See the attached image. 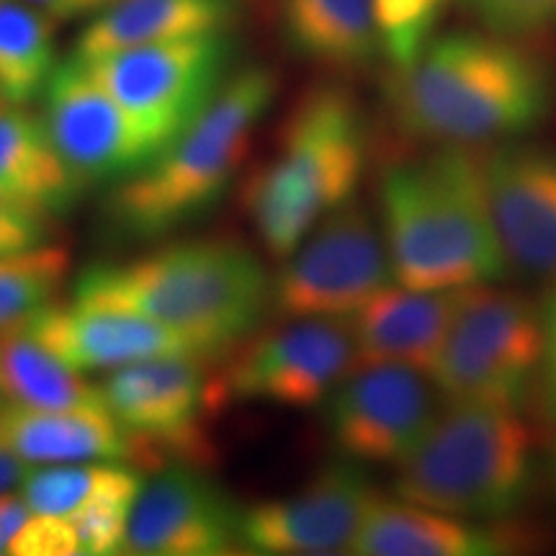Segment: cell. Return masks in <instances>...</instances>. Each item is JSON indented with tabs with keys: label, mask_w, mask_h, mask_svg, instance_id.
Segmentation results:
<instances>
[{
	"label": "cell",
	"mask_w": 556,
	"mask_h": 556,
	"mask_svg": "<svg viewBox=\"0 0 556 556\" xmlns=\"http://www.w3.org/2000/svg\"><path fill=\"white\" fill-rule=\"evenodd\" d=\"M379 492L358 462H332L289 497L240 513V546L270 556L351 554Z\"/></svg>",
	"instance_id": "obj_13"
},
{
	"label": "cell",
	"mask_w": 556,
	"mask_h": 556,
	"mask_svg": "<svg viewBox=\"0 0 556 556\" xmlns=\"http://www.w3.org/2000/svg\"><path fill=\"white\" fill-rule=\"evenodd\" d=\"M45 124L54 148L83 186L135 176L152 160L127 111L73 58L58 65L45 88Z\"/></svg>",
	"instance_id": "obj_14"
},
{
	"label": "cell",
	"mask_w": 556,
	"mask_h": 556,
	"mask_svg": "<svg viewBox=\"0 0 556 556\" xmlns=\"http://www.w3.org/2000/svg\"><path fill=\"white\" fill-rule=\"evenodd\" d=\"M278 93V75L250 65L229 75L204 114L155 160L116 184L106 219L119 238H163L222 199L245 163L253 131Z\"/></svg>",
	"instance_id": "obj_5"
},
{
	"label": "cell",
	"mask_w": 556,
	"mask_h": 556,
	"mask_svg": "<svg viewBox=\"0 0 556 556\" xmlns=\"http://www.w3.org/2000/svg\"><path fill=\"white\" fill-rule=\"evenodd\" d=\"M364 106L340 83H315L289 109L278 148L248 173L245 217L276 261H283L325 214L356 197L368 163Z\"/></svg>",
	"instance_id": "obj_4"
},
{
	"label": "cell",
	"mask_w": 556,
	"mask_h": 556,
	"mask_svg": "<svg viewBox=\"0 0 556 556\" xmlns=\"http://www.w3.org/2000/svg\"><path fill=\"white\" fill-rule=\"evenodd\" d=\"M389 122L409 142L490 148L539 129L556 106V70L492 31L438 34L420 58L389 73Z\"/></svg>",
	"instance_id": "obj_1"
},
{
	"label": "cell",
	"mask_w": 556,
	"mask_h": 556,
	"mask_svg": "<svg viewBox=\"0 0 556 556\" xmlns=\"http://www.w3.org/2000/svg\"><path fill=\"white\" fill-rule=\"evenodd\" d=\"M26 3L37 5L47 16L54 21H75V18H96L116 0H26Z\"/></svg>",
	"instance_id": "obj_35"
},
{
	"label": "cell",
	"mask_w": 556,
	"mask_h": 556,
	"mask_svg": "<svg viewBox=\"0 0 556 556\" xmlns=\"http://www.w3.org/2000/svg\"><path fill=\"white\" fill-rule=\"evenodd\" d=\"M142 477L131 464L83 462L34 467L18 492L34 513L70 516L109 492H142Z\"/></svg>",
	"instance_id": "obj_26"
},
{
	"label": "cell",
	"mask_w": 556,
	"mask_h": 556,
	"mask_svg": "<svg viewBox=\"0 0 556 556\" xmlns=\"http://www.w3.org/2000/svg\"><path fill=\"white\" fill-rule=\"evenodd\" d=\"M0 397L39 409H106L101 387L54 356L24 323L0 332Z\"/></svg>",
	"instance_id": "obj_24"
},
{
	"label": "cell",
	"mask_w": 556,
	"mask_h": 556,
	"mask_svg": "<svg viewBox=\"0 0 556 556\" xmlns=\"http://www.w3.org/2000/svg\"><path fill=\"white\" fill-rule=\"evenodd\" d=\"M541 307V336H544V351H541V371L536 400L544 422L556 430V276L552 278Z\"/></svg>",
	"instance_id": "obj_33"
},
{
	"label": "cell",
	"mask_w": 556,
	"mask_h": 556,
	"mask_svg": "<svg viewBox=\"0 0 556 556\" xmlns=\"http://www.w3.org/2000/svg\"><path fill=\"white\" fill-rule=\"evenodd\" d=\"M0 400H3V397H0Z\"/></svg>",
	"instance_id": "obj_38"
},
{
	"label": "cell",
	"mask_w": 556,
	"mask_h": 556,
	"mask_svg": "<svg viewBox=\"0 0 556 556\" xmlns=\"http://www.w3.org/2000/svg\"><path fill=\"white\" fill-rule=\"evenodd\" d=\"M536 443L523 413L448 405L394 477V495L475 520H510L526 505Z\"/></svg>",
	"instance_id": "obj_6"
},
{
	"label": "cell",
	"mask_w": 556,
	"mask_h": 556,
	"mask_svg": "<svg viewBox=\"0 0 556 556\" xmlns=\"http://www.w3.org/2000/svg\"><path fill=\"white\" fill-rule=\"evenodd\" d=\"M58 21L26 0H0V93L26 106L45 93L58 70Z\"/></svg>",
	"instance_id": "obj_25"
},
{
	"label": "cell",
	"mask_w": 556,
	"mask_h": 556,
	"mask_svg": "<svg viewBox=\"0 0 556 556\" xmlns=\"http://www.w3.org/2000/svg\"><path fill=\"white\" fill-rule=\"evenodd\" d=\"M435 400L433 381L417 368L356 366L325 400V422L351 462L400 467L435 420Z\"/></svg>",
	"instance_id": "obj_12"
},
{
	"label": "cell",
	"mask_w": 556,
	"mask_h": 556,
	"mask_svg": "<svg viewBox=\"0 0 556 556\" xmlns=\"http://www.w3.org/2000/svg\"><path fill=\"white\" fill-rule=\"evenodd\" d=\"M554 484H556V462H554Z\"/></svg>",
	"instance_id": "obj_37"
},
{
	"label": "cell",
	"mask_w": 556,
	"mask_h": 556,
	"mask_svg": "<svg viewBox=\"0 0 556 556\" xmlns=\"http://www.w3.org/2000/svg\"><path fill=\"white\" fill-rule=\"evenodd\" d=\"M139 492H109L70 513V523L80 541L83 556L124 554L129 518Z\"/></svg>",
	"instance_id": "obj_29"
},
{
	"label": "cell",
	"mask_w": 556,
	"mask_h": 556,
	"mask_svg": "<svg viewBox=\"0 0 556 556\" xmlns=\"http://www.w3.org/2000/svg\"><path fill=\"white\" fill-rule=\"evenodd\" d=\"M232 54L227 34H206L127 47L83 62L127 111L155 160L217 99Z\"/></svg>",
	"instance_id": "obj_8"
},
{
	"label": "cell",
	"mask_w": 556,
	"mask_h": 556,
	"mask_svg": "<svg viewBox=\"0 0 556 556\" xmlns=\"http://www.w3.org/2000/svg\"><path fill=\"white\" fill-rule=\"evenodd\" d=\"M451 0H374L381 39V58L397 70L420 58L438 37Z\"/></svg>",
	"instance_id": "obj_28"
},
{
	"label": "cell",
	"mask_w": 556,
	"mask_h": 556,
	"mask_svg": "<svg viewBox=\"0 0 556 556\" xmlns=\"http://www.w3.org/2000/svg\"><path fill=\"white\" fill-rule=\"evenodd\" d=\"M533 544L510 520H475L377 495L351 554L358 556H507Z\"/></svg>",
	"instance_id": "obj_18"
},
{
	"label": "cell",
	"mask_w": 556,
	"mask_h": 556,
	"mask_svg": "<svg viewBox=\"0 0 556 556\" xmlns=\"http://www.w3.org/2000/svg\"><path fill=\"white\" fill-rule=\"evenodd\" d=\"M0 451L29 467L83 462L135 467V446L109 409H39L0 400Z\"/></svg>",
	"instance_id": "obj_20"
},
{
	"label": "cell",
	"mask_w": 556,
	"mask_h": 556,
	"mask_svg": "<svg viewBox=\"0 0 556 556\" xmlns=\"http://www.w3.org/2000/svg\"><path fill=\"white\" fill-rule=\"evenodd\" d=\"M24 328L75 371H114L137 361L165 356H201V348L168 325L137 312L114 307H45Z\"/></svg>",
	"instance_id": "obj_17"
},
{
	"label": "cell",
	"mask_w": 556,
	"mask_h": 556,
	"mask_svg": "<svg viewBox=\"0 0 556 556\" xmlns=\"http://www.w3.org/2000/svg\"><path fill=\"white\" fill-rule=\"evenodd\" d=\"M67 276L70 253L52 242L0 255V332L54 304Z\"/></svg>",
	"instance_id": "obj_27"
},
{
	"label": "cell",
	"mask_w": 556,
	"mask_h": 556,
	"mask_svg": "<svg viewBox=\"0 0 556 556\" xmlns=\"http://www.w3.org/2000/svg\"><path fill=\"white\" fill-rule=\"evenodd\" d=\"M281 31L296 58L332 73H364L381 58L374 0H281Z\"/></svg>",
	"instance_id": "obj_23"
},
{
	"label": "cell",
	"mask_w": 556,
	"mask_h": 556,
	"mask_svg": "<svg viewBox=\"0 0 556 556\" xmlns=\"http://www.w3.org/2000/svg\"><path fill=\"white\" fill-rule=\"evenodd\" d=\"M541 307L490 283L464 287L456 317L433 371L435 392L448 405H482L523 413L536 397Z\"/></svg>",
	"instance_id": "obj_7"
},
{
	"label": "cell",
	"mask_w": 556,
	"mask_h": 556,
	"mask_svg": "<svg viewBox=\"0 0 556 556\" xmlns=\"http://www.w3.org/2000/svg\"><path fill=\"white\" fill-rule=\"evenodd\" d=\"M201 356H165L114 368L101 381L103 405L129 435L135 467H197L212 458L206 422L222 392Z\"/></svg>",
	"instance_id": "obj_9"
},
{
	"label": "cell",
	"mask_w": 556,
	"mask_h": 556,
	"mask_svg": "<svg viewBox=\"0 0 556 556\" xmlns=\"http://www.w3.org/2000/svg\"><path fill=\"white\" fill-rule=\"evenodd\" d=\"M34 516V510L26 503L24 495L16 492H5L0 495V554H9L13 539L24 528L26 520Z\"/></svg>",
	"instance_id": "obj_34"
},
{
	"label": "cell",
	"mask_w": 556,
	"mask_h": 556,
	"mask_svg": "<svg viewBox=\"0 0 556 556\" xmlns=\"http://www.w3.org/2000/svg\"><path fill=\"white\" fill-rule=\"evenodd\" d=\"M73 302L157 319L214 358L258 328L270 307V278L238 240H186L129 263L86 268Z\"/></svg>",
	"instance_id": "obj_3"
},
{
	"label": "cell",
	"mask_w": 556,
	"mask_h": 556,
	"mask_svg": "<svg viewBox=\"0 0 556 556\" xmlns=\"http://www.w3.org/2000/svg\"><path fill=\"white\" fill-rule=\"evenodd\" d=\"M492 219L507 266L533 278L556 276V148L510 142L482 148Z\"/></svg>",
	"instance_id": "obj_15"
},
{
	"label": "cell",
	"mask_w": 556,
	"mask_h": 556,
	"mask_svg": "<svg viewBox=\"0 0 556 556\" xmlns=\"http://www.w3.org/2000/svg\"><path fill=\"white\" fill-rule=\"evenodd\" d=\"M464 289H381L351 317L358 366L397 364L433 371Z\"/></svg>",
	"instance_id": "obj_19"
},
{
	"label": "cell",
	"mask_w": 556,
	"mask_h": 556,
	"mask_svg": "<svg viewBox=\"0 0 556 556\" xmlns=\"http://www.w3.org/2000/svg\"><path fill=\"white\" fill-rule=\"evenodd\" d=\"M379 208L400 287L464 289L495 283L510 270L486 197L482 148L438 144L389 165Z\"/></svg>",
	"instance_id": "obj_2"
},
{
	"label": "cell",
	"mask_w": 556,
	"mask_h": 556,
	"mask_svg": "<svg viewBox=\"0 0 556 556\" xmlns=\"http://www.w3.org/2000/svg\"><path fill=\"white\" fill-rule=\"evenodd\" d=\"M13 556H83L80 541L67 516H34L13 539Z\"/></svg>",
	"instance_id": "obj_31"
},
{
	"label": "cell",
	"mask_w": 556,
	"mask_h": 556,
	"mask_svg": "<svg viewBox=\"0 0 556 556\" xmlns=\"http://www.w3.org/2000/svg\"><path fill=\"white\" fill-rule=\"evenodd\" d=\"M50 214L0 193V255L24 253L50 242Z\"/></svg>",
	"instance_id": "obj_32"
},
{
	"label": "cell",
	"mask_w": 556,
	"mask_h": 556,
	"mask_svg": "<svg viewBox=\"0 0 556 556\" xmlns=\"http://www.w3.org/2000/svg\"><path fill=\"white\" fill-rule=\"evenodd\" d=\"M394 281L384 232L356 201L325 214L270 278V309L283 319L353 317Z\"/></svg>",
	"instance_id": "obj_10"
},
{
	"label": "cell",
	"mask_w": 556,
	"mask_h": 556,
	"mask_svg": "<svg viewBox=\"0 0 556 556\" xmlns=\"http://www.w3.org/2000/svg\"><path fill=\"white\" fill-rule=\"evenodd\" d=\"M29 464H24L21 458L9 454V451H0V495L21 490V484L29 477Z\"/></svg>",
	"instance_id": "obj_36"
},
{
	"label": "cell",
	"mask_w": 556,
	"mask_h": 556,
	"mask_svg": "<svg viewBox=\"0 0 556 556\" xmlns=\"http://www.w3.org/2000/svg\"><path fill=\"white\" fill-rule=\"evenodd\" d=\"M240 0H116L88 21L75 58L93 60L127 47L227 34L240 18Z\"/></svg>",
	"instance_id": "obj_21"
},
{
	"label": "cell",
	"mask_w": 556,
	"mask_h": 556,
	"mask_svg": "<svg viewBox=\"0 0 556 556\" xmlns=\"http://www.w3.org/2000/svg\"><path fill=\"white\" fill-rule=\"evenodd\" d=\"M240 507L193 467L165 469L139 492L124 554L219 556L240 546Z\"/></svg>",
	"instance_id": "obj_16"
},
{
	"label": "cell",
	"mask_w": 556,
	"mask_h": 556,
	"mask_svg": "<svg viewBox=\"0 0 556 556\" xmlns=\"http://www.w3.org/2000/svg\"><path fill=\"white\" fill-rule=\"evenodd\" d=\"M486 31L513 39L556 29V0H458Z\"/></svg>",
	"instance_id": "obj_30"
},
{
	"label": "cell",
	"mask_w": 556,
	"mask_h": 556,
	"mask_svg": "<svg viewBox=\"0 0 556 556\" xmlns=\"http://www.w3.org/2000/svg\"><path fill=\"white\" fill-rule=\"evenodd\" d=\"M358 366L351 317H304L238 348L217 377L225 402L312 407Z\"/></svg>",
	"instance_id": "obj_11"
},
{
	"label": "cell",
	"mask_w": 556,
	"mask_h": 556,
	"mask_svg": "<svg viewBox=\"0 0 556 556\" xmlns=\"http://www.w3.org/2000/svg\"><path fill=\"white\" fill-rule=\"evenodd\" d=\"M86 186L54 148L45 116L0 103V193L50 217H62Z\"/></svg>",
	"instance_id": "obj_22"
}]
</instances>
